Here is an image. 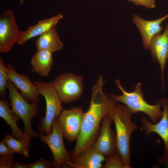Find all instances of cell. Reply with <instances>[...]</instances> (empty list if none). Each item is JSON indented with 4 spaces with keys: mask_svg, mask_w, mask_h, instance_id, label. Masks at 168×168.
Segmentation results:
<instances>
[{
    "mask_svg": "<svg viewBox=\"0 0 168 168\" xmlns=\"http://www.w3.org/2000/svg\"><path fill=\"white\" fill-rule=\"evenodd\" d=\"M149 50L153 62H158L159 64L162 89L163 90L165 68L168 60V22L163 33L156 35L153 37L150 43Z\"/></svg>",
    "mask_w": 168,
    "mask_h": 168,
    "instance_id": "cell-12",
    "label": "cell"
},
{
    "mask_svg": "<svg viewBox=\"0 0 168 168\" xmlns=\"http://www.w3.org/2000/svg\"><path fill=\"white\" fill-rule=\"evenodd\" d=\"M13 168H27V165L20 162H14Z\"/></svg>",
    "mask_w": 168,
    "mask_h": 168,
    "instance_id": "cell-27",
    "label": "cell"
},
{
    "mask_svg": "<svg viewBox=\"0 0 168 168\" xmlns=\"http://www.w3.org/2000/svg\"><path fill=\"white\" fill-rule=\"evenodd\" d=\"M14 152L5 144L2 140L0 142V155L13 154Z\"/></svg>",
    "mask_w": 168,
    "mask_h": 168,
    "instance_id": "cell-26",
    "label": "cell"
},
{
    "mask_svg": "<svg viewBox=\"0 0 168 168\" xmlns=\"http://www.w3.org/2000/svg\"><path fill=\"white\" fill-rule=\"evenodd\" d=\"M83 77L71 73H61L50 82L62 102H72L79 99L83 90Z\"/></svg>",
    "mask_w": 168,
    "mask_h": 168,
    "instance_id": "cell-7",
    "label": "cell"
},
{
    "mask_svg": "<svg viewBox=\"0 0 168 168\" xmlns=\"http://www.w3.org/2000/svg\"><path fill=\"white\" fill-rule=\"evenodd\" d=\"M81 107L64 109L58 118L63 137L69 142L76 140L81 132L84 114Z\"/></svg>",
    "mask_w": 168,
    "mask_h": 168,
    "instance_id": "cell-10",
    "label": "cell"
},
{
    "mask_svg": "<svg viewBox=\"0 0 168 168\" xmlns=\"http://www.w3.org/2000/svg\"><path fill=\"white\" fill-rule=\"evenodd\" d=\"M168 18V13L158 19L151 21L145 20L137 14H133L132 20L141 35L144 48L149 50L151 41L155 35L160 34L163 30L162 23Z\"/></svg>",
    "mask_w": 168,
    "mask_h": 168,
    "instance_id": "cell-14",
    "label": "cell"
},
{
    "mask_svg": "<svg viewBox=\"0 0 168 168\" xmlns=\"http://www.w3.org/2000/svg\"><path fill=\"white\" fill-rule=\"evenodd\" d=\"M112 122L107 114L104 116L99 133L92 147L94 149L105 156L118 151L116 135L111 127Z\"/></svg>",
    "mask_w": 168,
    "mask_h": 168,
    "instance_id": "cell-13",
    "label": "cell"
},
{
    "mask_svg": "<svg viewBox=\"0 0 168 168\" xmlns=\"http://www.w3.org/2000/svg\"><path fill=\"white\" fill-rule=\"evenodd\" d=\"M136 6H142L148 9H153L155 7V0H128Z\"/></svg>",
    "mask_w": 168,
    "mask_h": 168,
    "instance_id": "cell-25",
    "label": "cell"
},
{
    "mask_svg": "<svg viewBox=\"0 0 168 168\" xmlns=\"http://www.w3.org/2000/svg\"><path fill=\"white\" fill-rule=\"evenodd\" d=\"M133 114L125 105L115 104L107 115L114 122L116 130L117 150L126 168H131L130 139L132 133L137 128L131 116Z\"/></svg>",
    "mask_w": 168,
    "mask_h": 168,
    "instance_id": "cell-2",
    "label": "cell"
},
{
    "mask_svg": "<svg viewBox=\"0 0 168 168\" xmlns=\"http://www.w3.org/2000/svg\"><path fill=\"white\" fill-rule=\"evenodd\" d=\"M27 168H52L54 167L53 161L40 158L36 162L27 164Z\"/></svg>",
    "mask_w": 168,
    "mask_h": 168,
    "instance_id": "cell-23",
    "label": "cell"
},
{
    "mask_svg": "<svg viewBox=\"0 0 168 168\" xmlns=\"http://www.w3.org/2000/svg\"><path fill=\"white\" fill-rule=\"evenodd\" d=\"M32 82L40 95L44 98L46 104L45 115L40 118L37 128L40 131L48 135L51 132L54 120L59 117L64 110L62 101L51 82L47 83L37 80H33Z\"/></svg>",
    "mask_w": 168,
    "mask_h": 168,
    "instance_id": "cell-4",
    "label": "cell"
},
{
    "mask_svg": "<svg viewBox=\"0 0 168 168\" xmlns=\"http://www.w3.org/2000/svg\"><path fill=\"white\" fill-rule=\"evenodd\" d=\"M13 154H10L1 156L0 168H13L14 158Z\"/></svg>",
    "mask_w": 168,
    "mask_h": 168,
    "instance_id": "cell-24",
    "label": "cell"
},
{
    "mask_svg": "<svg viewBox=\"0 0 168 168\" xmlns=\"http://www.w3.org/2000/svg\"><path fill=\"white\" fill-rule=\"evenodd\" d=\"M9 80L19 89L24 98L29 103L38 102L40 95L36 86L27 75L18 73L13 66L8 63L5 64Z\"/></svg>",
    "mask_w": 168,
    "mask_h": 168,
    "instance_id": "cell-11",
    "label": "cell"
},
{
    "mask_svg": "<svg viewBox=\"0 0 168 168\" xmlns=\"http://www.w3.org/2000/svg\"><path fill=\"white\" fill-rule=\"evenodd\" d=\"M12 11L6 10L0 15V52H9L17 43L21 35Z\"/></svg>",
    "mask_w": 168,
    "mask_h": 168,
    "instance_id": "cell-8",
    "label": "cell"
},
{
    "mask_svg": "<svg viewBox=\"0 0 168 168\" xmlns=\"http://www.w3.org/2000/svg\"><path fill=\"white\" fill-rule=\"evenodd\" d=\"M9 80L7 68L4 64L3 58L0 57V96L4 97L6 95L7 84Z\"/></svg>",
    "mask_w": 168,
    "mask_h": 168,
    "instance_id": "cell-21",
    "label": "cell"
},
{
    "mask_svg": "<svg viewBox=\"0 0 168 168\" xmlns=\"http://www.w3.org/2000/svg\"><path fill=\"white\" fill-rule=\"evenodd\" d=\"M115 84L121 92L122 94H109L108 95L116 102H120L125 105L133 114L138 112L146 114L153 123H156L158 119L161 118L163 114L161 108L164 98L158 100L155 104L151 105L147 103L144 98L143 93L141 89V84L140 82L136 84L134 90L132 92L126 91L121 85L119 79L116 80Z\"/></svg>",
    "mask_w": 168,
    "mask_h": 168,
    "instance_id": "cell-3",
    "label": "cell"
},
{
    "mask_svg": "<svg viewBox=\"0 0 168 168\" xmlns=\"http://www.w3.org/2000/svg\"><path fill=\"white\" fill-rule=\"evenodd\" d=\"M19 2L21 4H23L25 2V0H18Z\"/></svg>",
    "mask_w": 168,
    "mask_h": 168,
    "instance_id": "cell-28",
    "label": "cell"
},
{
    "mask_svg": "<svg viewBox=\"0 0 168 168\" xmlns=\"http://www.w3.org/2000/svg\"><path fill=\"white\" fill-rule=\"evenodd\" d=\"M10 102L7 99L2 98L0 100V117L3 119L11 128L12 135L25 145L29 152L30 138L22 132L17 124L21 119L10 107Z\"/></svg>",
    "mask_w": 168,
    "mask_h": 168,
    "instance_id": "cell-15",
    "label": "cell"
},
{
    "mask_svg": "<svg viewBox=\"0 0 168 168\" xmlns=\"http://www.w3.org/2000/svg\"><path fill=\"white\" fill-rule=\"evenodd\" d=\"M38 133L39 138L48 146L52 153L54 167H66L67 164L71 161V154L64 146L63 136L58 118L54 120L52 131L49 134L45 135L40 131Z\"/></svg>",
    "mask_w": 168,
    "mask_h": 168,
    "instance_id": "cell-6",
    "label": "cell"
},
{
    "mask_svg": "<svg viewBox=\"0 0 168 168\" xmlns=\"http://www.w3.org/2000/svg\"><path fill=\"white\" fill-rule=\"evenodd\" d=\"M105 160V156L92 147L82 151L66 164L71 168H101Z\"/></svg>",
    "mask_w": 168,
    "mask_h": 168,
    "instance_id": "cell-16",
    "label": "cell"
},
{
    "mask_svg": "<svg viewBox=\"0 0 168 168\" xmlns=\"http://www.w3.org/2000/svg\"><path fill=\"white\" fill-rule=\"evenodd\" d=\"M63 17V15L60 13L51 17L43 19L26 30L21 31V38L17 44L22 45L29 40L40 36L56 26Z\"/></svg>",
    "mask_w": 168,
    "mask_h": 168,
    "instance_id": "cell-17",
    "label": "cell"
},
{
    "mask_svg": "<svg viewBox=\"0 0 168 168\" xmlns=\"http://www.w3.org/2000/svg\"><path fill=\"white\" fill-rule=\"evenodd\" d=\"M7 89L8 91L9 99L12 109L23 121L24 133L30 138H39L38 133L33 130L31 125L32 119L36 117L38 114V102H28L10 80L7 83Z\"/></svg>",
    "mask_w": 168,
    "mask_h": 168,
    "instance_id": "cell-5",
    "label": "cell"
},
{
    "mask_svg": "<svg viewBox=\"0 0 168 168\" xmlns=\"http://www.w3.org/2000/svg\"><path fill=\"white\" fill-rule=\"evenodd\" d=\"M52 53L46 50H37L30 60L31 71L40 77L49 76L54 61Z\"/></svg>",
    "mask_w": 168,
    "mask_h": 168,
    "instance_id": "cell-18",
    "label": "cell"
},
{
    "mask_svg": "<svg viewBox=\"0 0 168 168\" xmlns=\"http://www.w3.org/2000/svg\"><path fill=\"white\" fill-rule=\"evenodd\" d=\"M104 168H126L118 151L106 156Z\"/></svg>",
    "mask_w": 168,
    "mask_h": 168,
    "instance_id": "cell-22",
    "label": "cell"
},
{
    "mask_svg": "<svg viewBox=\"0 0 168 168\" xmlns=\"http://www.w3.org/2000/svg\"><path fill=\"white\" fill-rule=\"evenodd\" d=\"M35 45L37 50H46L52 53L62 49L63 46L58 34L56 26L39 36Z\"/></svg>",
    "mask_w": 168,
    "mask_h": 168,
    "instance_id": "cell-19",
    "label": "cell"
},
{
    "mask_svg": "<svg viewBox=\"0 0 168 168\" xmlns=\"http://www.w3.org/2000/svg\"><path fill=\"white\" fill-rule=\"evenodd\" d=\"M2 141L14 153L20 154L26 159L29 157V152L24 144L12 135H6Z\"/></svg>",
    "mask_w": 168,
    "mask_h": 168,
    "instance_id": "cell-20",
    "label": "cell"
},
{
    "mask_svg": "<svg viewBox=\"0 0 168 168\" xmlns=\"http://www.w3.org/2000/svg\"><path fill=\"white\" fill-rule=\"evenodd\" d=\"M165 165L168 167V162Z\"/></svg>",
    "mask_w": 168,
    "mask_h": 168,
    "instance_id": "cell-29",
    "label": "cell"
},
{
    "mask_svg": "<svg viewBox=\"0 0 168 168\" xmlns=\"http://www.w3.org/2000/svg\"><path fill=\"white\" fill-rule=\"evenodd\" d=\"M103 85L102 77L99 76L92 88L89 107L84 113L80 134L70 153L71 160L83 150L92 147L99 133L101 121L116 104L104 92Z\"/></svg>",
    "mask_w": 168,
    "mask_h": 168,
    "instance_id": "cell-1",
    "label": "cell"
},
{
    "mask_svg": "<svg viewBox=\"0 0 168 168\" xmlns=\"http://www.w3.org/2000/svg\"><path fill=\"white\" fill-rule=\"evenodd\" d=\"M163 114L158 122L152 123L145 117L140 119L141 131L144 132L145 135H148L151 133L157 134L162 139L164 143V153L157 160V165L154 168H158L165 165L168 162V99L164 98L162 105Z\"/></svg>",
    "mask_w": 168,
    "mask_h": 168,
    "instance_id": "cell-9",
    "label": "cell"
}]
</instances>
